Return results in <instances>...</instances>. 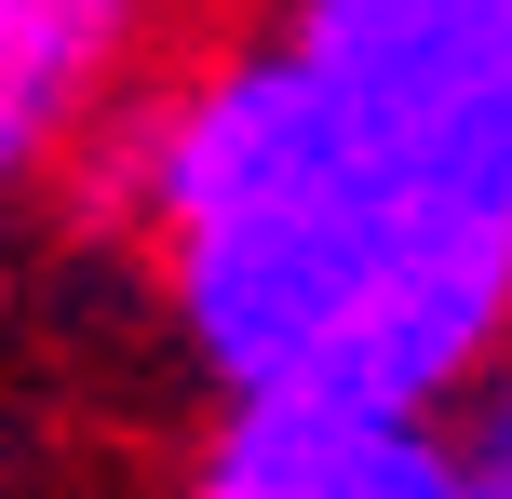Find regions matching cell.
Returning a JSON list of instances; mask_svg holds the SVG:
<instances>
[{"instance_id":"1","label":"cell","mask_w":512,"mask_h":499,"mask_svg":"<svg viewBox=\"0 0 512 499\" xmlns=\"http://www.w3.org/2000/svg\"><path fill=\"white\" fill-rule=\"evenodd\" d=\"M122 203L230 405L459 419L512 365V149L391 135L283 41L216 54L122 135Z\"/></svg>"},{"instance_id":"2","label":"cell","mask_w":512,"mask_h":499,"mask_svg":"<svg viewBox=\"0 0 512 499\" xmlns=\"http://www.w3.org/2000/svg\"><path fill=\"white\" fill-rule=\"evenodd\" d=\"M270 41L391 135L512 149V0H283Z\"/></svg>"},{"instance_id":"3","label":"cell","mask_w":512,"mask_h":499,"mask_svg":"<svg viewBox=\"0 0 512 499\" xmlns=\"http://www.w3.org/2000/svg\"><path fill=\"white\" fill-rule=\"evenodd\" d=\"M176 499H486L445 419H378V405H230L203 432Z\"/></svg>"},{"instance_id":"4","label":"cell","mask_w":512,"mask_h":499,"mask_svg":"<svg viewBox=\"0 0 512 499\" xmlns=\"http://www.w3.org/2000/svg\"><path fill=\"white\" fill-rule=\"evenodd\" d=\"M149 0H0V189H27L81 135V108H108Z\"/></svg>"},{"instance_id":"5","label":"cell","mask_w":512,"mask_h":499,"mask_svg":"<svg viewBox=\"0 0 512 499\" xmlns=\"http://www.w3.org/2000/svg\"><path fill=\"white\" fill-rule=\"evenodd\" d=\"M445 432H459L472 486H486V499H512V365H499V378H486V392H472V405H459Z\"/></svg>"}]
</instances>
